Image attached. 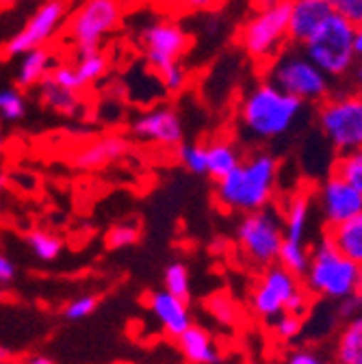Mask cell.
Wrapping results in <instances>:
<instances>
[{
	"mask_svg": "<svg viewBox=\"0 0 362 364\" xmlns=\"http://www.w3.org/2000/svg\"><path fill=\"white\" fill-rule=\"evenodd\" d=\"M278 182V161L269 152L247 156L221 180H217V202L237 213L267 208L274 200Z\"/></svg>",
	"mask_w": 362,
	"mask_h": 364,
	"instance_id": "obj_1",
	"label": "cell"
},
{
	"mask_svg": "<svg viewBox=\"0 0 362 364\" xmlns=\"http://www.w3.org/2000/svg\"><path fill=\"white\" fill-rule=\"evenodd\" d=\"M304 111V102L291 98L271 82L252 87L239 107L241 126L256 139L269 141L287 134Z\"/></svg>",
	"mask_w": 362,
	"mask_h": 364,
	"instance_id": "obj_2",
	"label": "cell"
},
{
	"mask_svg": "<svg viewBox=\"0 0 362 364\" xmlns=\"http://www.w3.org/2000/svg\"><path fill=\"white\" fill-rule=\"evenodd\" d=\"M304 276L310 295H321L334 301L360 293L362 287L360 264L339 254L328 237H324L314 245L312 254H308V269Z\"/></svg>",
	"mask_w": 362,
	"mask_h": 364,
	"instance_id": "obj_3",
	"label": "cell"
},
{
	"mask_svg": "<svg viewBox=\"0 0 362 364\" xmlns=\"http://www.w3.org/2000/svg\"><path fill=\"white\" fill-rule=\"evenodd\" d=\"M358 31L360 26L339 14H332L302 43L304 55L328 78H343L358 63L353 55V37Z\"/></svg>",
	"mask_w": 362,
	"mask_h": 364,
	"instance_id": "obj_4",
	"label": "cell"
},
{
	"mask_svg": "<svg viewBox=\"0 0 362 364\" xmlns=\"http://www.w3.org/2000/svg\"><path fill=\"white\" fill-rule=\"evenodd\" d=\"M267 82L299 102H324L332 91L330 78L297 50H284L274 59Z\"/></svg>",
	"mask_w": 362,
	"mask_h": 364,
	"instance_id": "obj_5",
	"label": "cell"
},
{
	"mask_svg": "<svg viewBox=\"0 0 362 364\" xmlns=\"http://www.w3.org/2000/svg\"><path fill=\"white\" fill-rule=\"evenodd\" d=\"M282 239V215L269 206L245 213L237 225V243L243 256L262 269L278 262Z\"/></svg>",
	"mask_w": 362,
	"mask_h": 364,
	"instance_id": "obj_6",
	"label": "cell"
},
{
	"mask_svg": "<svg viewBox=\"0 0 362 364\" xmlns=\"http://www.w3.org/2000/svg\"><path fill=\"white\" fill-rule=\"evenodd\" d=\"M289 0L262 7L241 28V46L252 59L274 57L289 39Z\"/></svg>",
	"mask_w": 362,
	"mask_h": 364,
	"instance_id": "obj_7",
	"label": "cell"
},
{
	"mask_svg": "<svg viewBox=\"0 0 362 364\" xmlns=\"http://www.w3.org/2000/svg\"><path fill=\"white\" fill-rule=\"evenodd\" d=\"M319 128L326 139L341 152L362 148V102L358 96L326 98L319 109Z\"/></svg>",
	"mask_w": 362,
	"mask_h": 364,
	"instance_id": "obj_8",
	"label": "cell"
},
{
	"mask_svg": "<svg viewBox=\"0 0 362 364\" xmlns=\"http://www.w3.org/2000/svg\"><path fill=\"white\" fill-rule=\"evenodd\" d=\"M122 9L117 0H85L70 18L68 33L78 55L100 50L102 39L117 28Z\"/></svg>",
	"mask_w": 362,
	"mask_h": 364,
	"instance_id": "obj_9",
	"label": "cell"
},
{
	"mask_svg": "<svg viewBox=\"0 0 362 364\" xmlns=\"http://www.w3.org/2000/svg\"><path fill=\"white\" fill-rule=\"evenodd\" d=\"M68 16V0H43L28 22L9 39L7 55L20 57L28 50L43 48L61 28Z\"/></svg>",
	"mask_w": 362,
	"mask_h": 364,
	"instance_id": "obj_10",
	"label": "cell"
},
{
	"mask_svg": "<svg viewBox=\"0 0 362 364\" xmlns=\"http://www.w3.org/2000/svg\"><path fill=\"white\" fill-rule=\"evenodd\" d=\"M297 289H302L297 276L289 273L284 267H280L278 262L265 267L252 291V312L258 318H262V321H274V318H278L284 312L287 301Z\"/></svg>",
	"mask_w": 362,
	"mask_h": 364,
	"instance_id": "obj_11",
	"label": "cell"
},
{
	"mask_svg": "<svg viewBox=\"0 0 362 364\" xmlns=\"http://www.w3.org/2000/svg\"><path fill=\"white\" fill-rule=\"evenodd\" d=\"M139 41L144 46L146 63L154 72L180 63L189 48V35L185 33V28L169 20H159L144 26L139 33Z\"/></svg>",
	"mask_w": 362,
	"mask_h": 364,
	"instance_id": "obj_12",
	"label": "cell"
},
{
	"mask_svg": "<svg viewBox=\"0 0 362 364\" xmlns=\"http://www.w3.org/2000/svg\"><path fill=\"white\" fill-rule=\"evenodd\" d=\"M130 132L134 139L159 148H178L183 144V119L171 107H154L134 117Z\"/></svg>",
	"mask_w": 362,
	"mask_h": 364,
	"instance_id": "obj_13",
	"label": "cell"
},
{
	"mask_svg": "<svg viewBox=\"0 0 362 364\" xmlns=\"http://www.w3.org/2000/svg\"><path fill=\"white\" fill-rule=\"evenodd\" d=\"M321 210L328 228L362 215V189H356L336 176H330L321 187Z\"/></svg>",
	"mask_w": 362,
	"mask_h": 364,
	"instance_id": "obj_14",
	"label": "cell"
},
{
	"mask_svg": "<svg viewBox=\"0 0 362 364\" xmlns=\"http://www.w3.org/2000/svg\"><path fill=\"white\" fill-rule=\"evenodd\" d=\"M130 152V141L122 134H107L85 144L72 154V165L78 169H102L122 161Z\"/></svg>",
	"mask_w": 362,
	"mask_h": 364,
	"instance_id": "obj_15",
	"label": "cell"
},
{
	"mask_svg": "<svg viewBox=\"0 0 362 364\" xmlns=\"http://www.w3.org/2000/svg\"><path fill=\"white\" fill-rule=\"evenodd\" d=\"M332 14L328 0H289V39L304 43Z\"/></svg>",
	"mask_w": 362,
	"mask_h": 364,
	"instance_id": "obj_16",
	"label": "cell"
},
{
	"mask_svg": "<svg viewBox=\"0 0 362 364\" xmlns=\"http://www.w3.org/2000/svg\"><path fill=\"white\" fill-rule=\"evenodd\" d=\"M150 310L156 316V321L163 326L165 334L178 338L185 330L193 326V318L189 312V301H183L167 291H156L150 295Z\"/></svg>",
	"mask_w": 362,
	"mask_h": 364,
	"instance_id": "obj_17",
	"label": "cell"
},
{
	"mask_svg": "<svg viewBox=\"0 0 362 364\" xmlns=\"http://www.w3.org/2000/svg\"><path fill=\"white\" fill-rule=\"evenodd\" d=\"M176 341H178L180 353L185 355L189 364H219L221 360L215 338L200 326H191Z\"/></svg>",
	"mask_w": 362,
	"mask_h": 364,
	"instance_id": "obj_18",
	"label": "cell"
},
{
	"mask_svg": "<svg viewBox=\"0 0 362 364\" xmlns=\"http://www.w3.org/2000/svg\"><path fill=\"white\" fill-rule=\"evenodd\" d=\"M326 237L330 239V243L334 245L339 254H343L345 258L358 264L362 262V215L328 228Z\"/></svg>",
	"mask_w": 362,
	"mask_h": 364,
	"instance_id": "obj_19",
	"label": "cell"
},
{
	"mask_svg": "<svg viewBox=\"0 0 362 364\" xmlns=\"http://www.w3.org/2000/svg\"><path fill=\"white\" fill-rule=\"evenodd\" d=\"M308 217H310V198L308 193H295L287 206V215L282 217V235L284 243L304 245L306 230H308Z\"/></svg>",
	"mask_w": 362,
	"mask_h": 364,
	"instance_id": "obj_20",
	"label": "cell"
},
{
	"mask_svg": "<svg viewBox=\"0 0 362 364\" xmlns=\"http://www.w3.org/2000/svg\"><path fill=\"white\" fill-rule=\"evenodd\" d=\"M55 65H57V61L50 50H46V48L28 50V53L20 55L16 80L20 87H35L53 72Z\"/></svg>",
	"mask_w": 362,
	"mask_h": 364,
	"instance_id": "obj_21",
	"label": "cell"
},
{
	"mask_svg": "<svg viewBox=\"0 0 362 364\" xmlns=\"http://www.w3.org/2000/svg\"><path fill=\"white\" fill-rule=\"evenodd\" d=\"M37 87H39V100L43 107H48V109L63 113V115H78L80 105H82L78 94L59 87L50 76L43 78Z\"/></svg>",
	"mask_w": 362,
	"mask_h": 364,
	"instance_id": "obj_22",
	"label": "cell"
},
{
	"mask_svg": "<svg viewBox=\"0 0 362 364\" xmlns=\"http://www.w3.org/2000/svg\"><path fill=\"white\" fill-rule=\"evenodd\" d=\"M241 163V152L230 141H213L206 146V176L221 180Z\"/></svg>",
	"mask_w": 362,
	"mask_h": 364,
	"instance_id": "obj_23",
	"label": "cell"
},
{
	"mask_svg": "<svg viewBox=\"0 0 362 364\" xmlns=\"http://www.w3.org/2000/svg\"><path fill=\"white\" fill-rule=\"evenodd\" d=\"M336 364H362V318L356 316L345 323L336 343Z\"/></svg>",
	"mask_w": 362,
	"mask_h": 364,
	"instance_id": "obj_24",
	"label": "cell"
},
{
	"mask_svg": "<svg viewBox=\"0 0 362 364\" xmlns=\"http://www.w3.org/2000/svg\"><path fill=\"white\" fill-rule=\"evenodd\" d=\"M72 65H74L80 87L85 89L87 85H94L96 80H100L107 74L109 59L102 50H92V53H80L76 63H72Z\"/></svg>",
	"mask_w": 362,
	"mask_h": 364,
	"instance_id": "obj_25",
	"label": "cell"
},
{
	"mask_svg": "<svg viewBox=\"0 0 362 364\" xmlns=\"http://www.w3.org/2000/svg\"><path fill=\"white\" fill-rule=\"evenodd\" d=\"M26 245L31 250V254L43 262H50V260H57L61 250H63V241L53 235V232H46V230H33L28 237H26Z\"/></svg>",
	"mask_w": 362,
	"mask_h": 364,
	"instance_id": "obj_26",
	"label": "cell"
},
{
	"mask_svg": "<svg viewBox=\"0 0 362 364\" xmlns=\"http://www.w3.org/2000/svg\"><path fill=\"white\" fill-rule=\"evenodd\" d=\"M163 284L169 295L183 299V301H189L191 297V278H189V269L183 264V262H171L165 267L163 271Z\"/></svg>",
	"mask_w": 362,
	"mask_h": 364,
	"instance_id": "obj_27",
	"label": "cell"
},
{
	"mask_svg": "<svg viewBox=\"0 0 362 364\" xmlns=\"http://www.w3.org/2000/svg\"><path fill=\"white\" fill-rule=\"evenodd\" d=\"M206 310L211 312V316L223 328H237L239 326V308L233 301L230 295L225 293H215L206 299Z\"/></svg>",
	"mask_w": 362,
	"mask_h": 364,
	"instance_id": "obj_28",
	"label": "cell"
},
{
	"mask_svg": "<svg viewBox=\"0 0 362 364\" xmlns=\"http://www.w3.org/2000/svg\"><path fill=\"white\" fill-rule=\"evenodd\" d=\"M334 176L356 189H362V154H360V150L341 154V159L336 161V167H334Z\"/></svg>",
	"mask_w": 362,
	"mask_h": 364,
	"instance_id": "obj_29",
	"label": "cell"
},
{
	"mask_svg": "<svg viewBox=\"0 0 362 364\" xmlns=\"http://www.w3.org/2000/svg\"><path fill=\"white\" fill-rule=\"evenodd\" d=\"M278 264L284 267L289 273L293 276H304L306 269H308V250L306 245H291V243H284L280 245V252H278Z\"/></svg>",
	"mask_w": 362,
	"mask_h": 364,
	"instance_id": "obj_30",
	"label": "cell"
},
{
	"mask_svg": "<svg viewBox=\"0 0 362 364\" xmlns=\"http://www.w3.org/2000/svg\"><path fill=\"white\" fill-rule=\"evenodd\" d=\"M142 228L137 223H117L105 235V245L107 250H124L139 243Z\"/></svg>",
	"mask_w": 362,
	"mask_h": 364,
	"instance_id": "obj_31",
	"label": "cell"
},
{
	"mask_svg": "<svg viewBox=\"0 0 362 364\" xmlns=\"http://www.w3.org/2000/svg\"><path fill=\"white\" fill-rule=\"evenodd\" d=\"M26 115V98L22 91L9 87L0 89V117L5 122H18Z\"/></svg>",
	"mask_w": 362,
	"mask_h": 364,
	"instance_id": "obj_32",
	"label": "cell"
},
{
	"mask_svg": "<svg viewBox=\"0 0 362 364\" xmlns=\"http://www.w3.org/2000/svg\"><path fill=\"white\" fill-rule=\"evenodd\" d=\"M178 161L185 165L187 171L206 176V146L202 144H180L178 146Z\"/></svg>",
	"mask_w": 362,
	"mask_h": 364,
	"instance_id": "obj_33",
	"label": "cell"
},
{
	"mask_svg": "<svg viewBox=\"0 0 362 364\" xmlns=\"http://www.w3.org/2000/svg\"><path fill=\"white\" fill-rule=\"evenodd\" d=\"M100 299L96 295H82V297H76L72 299L65 308H63V316L68 321H82V318L92 316L98 308Z\"/></svg>",
	"mask_w": 362,
	"mask_h": 364,
	"instance_id": "obj_34",
	"label": "cell"
},
{
	"mask_svg": "<svg viewBox=\"0 0 362 364\" xmlns=\"http://www.w3.org/2000/svg\"><path fill=\"white\" fill-rule=\"evenodd\" d=\"M159 80H161V87L165 91H169V94H178V91H183L187 87L189 74L180 63H174V65L159 72Z\"/></svg>",
	"mask_w": 362,
	"mask_h": 364,
	"instance_id": "obj_35",
	"label": "cell"
},
{
	"mask_svg": "<svg viewBox=\"0 0 362 364\" xmlns=\"http://www.w3.org/2000/svg\"><path fill=\"white\" fill-rule=\"evenodd\" d=\"M274 332L280 341H293L302 334V316H295V314H289V312H282L278 318H274Z\"/></svg>",
	"mask_w": 362,
	"mask_h": 364,
	"instance_id": "obj_36",
	"label": "cell"
},
{
	"mask_svg": "<svg viewBox=\"0 0 362 364\" xmlns=\"http://www.w3.org/2000/svg\"><path fill=\"white\" fill-rule=\"evenodd\" d=\"M59 87L68 89V91H74V94H80L82 87L76 78V72H74V65L72 63H61V65H55L53 72L48 74Z\"/></svg>",
	"mask_w": 362,
	"mask_h": 364,
	"instance_id": "obj_37",
	"label": "cell"
},
{
	"mask_svg": "<svg viewBox=\"0 0 362 364\" xmlns=\"http://www.w3.org/2000/svg\"><path fill=\"white\" fill-rule=\"evenodd\" d=\"M334 14L347 18L351 24H362V0H328Z\"/></svg>",
	"mask_w": 362,
	"mask_h": 364,
	"instance_id": "obj_38",
	"label": "cell"
},
{
	"mask_svg": "<svg viewBox=\"0 0 362 364\" xmlns=\"http://www.w3.org/2000/svg\"><path fill=\"white\" fill-rule=\"evenodd\" d=\"M360 306H362V295L360 293H353V295H347L343 299L336 301V316L343 318V321H351V318L360 316Z\"/></svg>",
	"mask_w": 362,
	"mask_h": 364,
	"instance_id": "obj_39",
	"label": "cell"
},
{
	"mask_svg": "<svg viewBox=\"0 0 362 364\" xmlns=\"http://www.w3.org/2000/svg\"><path fill=\"white\" fill-rule=\"evenodd\" d=\"M308 310H310V295H308V291H304V289H297V291L291 295V299L287 301V306H284V312H289V314H295V316H304Z\"/></svg>",
	"mask_w": 362,
	"mask_h": 364,
	"instance_id": "obj_40",
	"label": "cell"
},
{
	"mask_svg": "<svg viewBox=\"0 0 362 364\" xmlns=\"http://www.w3.org/2000/svg\"><path fill=\"white\" fill-rule=\"evenodd\" d=\"M287 364H328L324 358H319L312 351H293L289 355V362Z\"/></svg>",
	"mask_w": 362,
	"mask_h": 364,
	"instance_id": "obj_41",
	"label": "cell"
},
{
	"mask_svg": "<svg viewBox=\"0 0 362 364\" xmlns=\"http://www.w3.org/2000/svg\"><path fill=\"white\" fill-rule=\"evenodd\" d=\"M16 278V264L9 256L0 254V284H9Z\"/></svg>",
	"mask_w": 362,
	"mask_h": 364,
	"instance_id": "obj_42",
	"label": "cell"
},
{
	"mask_svg": "<svg viewBox=\"0 0 362 364\" xmlns=\"http://www.w3.org/2000/svg\"><path fill=\"white\" fill-rule=\"evenodd\" d=\"M183 3L187 9H193V11H208L219 3V0H183Z\"/></svg>",
	"mask_w": 362,
	"mask_h": 364,
	"instance_id": "obj_43",
	"label": "cell"
},
{
	"mask_svg": "<svg viewBox=\"0 0 362 364\" xmlns=\"http://www.w3.org/2000/svg\"><path fill=\"white\" fill-rule=\"evenodd\" d=\"M20 364H57V362L43 353H33V355H26Z\"/></svg>",
	"mask_w": 362,
	"mask_h": 364,
	"instance_id": "obj_44",
	"label": "cell"
},
{
	"mask_svg": "<svg viewBox=\"0 0 362 364\" xmlns=\"http://www.w3.org/2000/svg\"><path fill=\"white\" fill-rule=\"evenodd\" d=\"M353 55L360 61V57H362V31H358L356 37H353Z\"/></svg>",
	"mask_w": 362,
	"mask_h": 364,
	"instance_id": "obj_45",
	"label": "cell"
},
{
	"mask_svg": "<svg viewBox=\"0 0 362 364\" xmlns=\"http://www.w3.org/2000/svg\"><path fill=\"white\" fill-rule=\"evenodd\" d=\"M11 360V351L7 347H0V364H7Z\"/></svg>",
	"mask_w": 362,
	"mask_h": 364,
	"instance_id": "obj_46",
	"label": "cell"
},
{
	"mask_svg": "<svg viewBox=\"0 0 362 364\" xmlns=\"http://www.w3.org/2000/svg\"><path fill=\"white\" fill-rule=\"evenodd\" d=\"M5 187H7V176H5V173H0V193L5 191Z\"/></svg>",
	"mask_w": 362,
	"mask_h": 364,
	"instance_id": "obj_47",
	"label": "cell"
},
{
	"mask_svg": "<svg viewBox=\"0 0 362 364\" xmlns=\"http://www.w3.org/2000/svg\"><path fill=\"white\" fill-rule=\"evenodd\" d=\"M3 152H5V136H3V130H0V159H3Z\"/></svg>",
	"mask_w": 362,
	"mask_h": 364,
	"instance_id": "obj_48",
	"label": "cell"
},
{
	"mask_svg": "<svg viewBox=\"0 0 362 364\" xmlns=\"http://www.w3.org/2000/svg\"><path fill=\"white\" fill-rule=\"evenodd\" d=\"M20 0H0V7H7V5H16Z\"/></svg>",
	"mask_w": 362,
	"mask_h": 364,
	"instance_id": "obj_49",
	"label": "cell"
}]
</instances>
